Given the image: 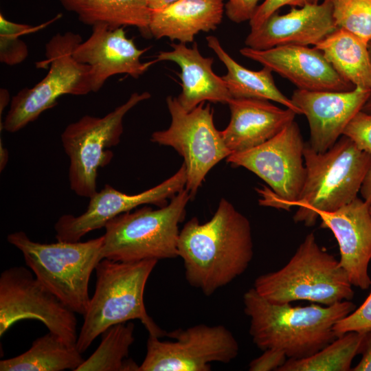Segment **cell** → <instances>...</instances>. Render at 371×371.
<instances>
[{
    "label": "cell",
    "mask_w": 371,
    "mask_h": 371,
    "mask_svg": "<svg viewBox=\"0 0 371 371\" xmlns=\"http://www.w3.org/2000/svg\"><path fill=\"white\" fill-rule=\"evenodd\" d=\"M177 249L188 284L210 296L247 269L254 256L251 224L222 198L208 221L193 217L185 223Z\"/></svg>",
    "instance_id": "6da1fadb"
},
{
    "label": "cell",
    "mask_w": 371,
    "mask_h": 371,
    "mask_svg": "<svg viewBox=\"0 0 371 371\" xmlns=\"http://www.w3.org/2000/svg\"><path fill=\"white\" fill-rule=\"evenodd\" d=\"M243 304L255 345L282 350L289 359L308 357L327 346L337 337L335 324L355 309L350 300L325 306L273 304L254 287L245 293Z\"/></svg>",
    "instance_id": "7a4b0ae2"
},
{
    "label": "cell",
    "mask_w": 371,
    "mask_h": 371,
    "mask_svg": "<svg viewBox=\"0 0 371 371\" xmlns=\"http://www.w3.org/2000/svg\"><path fill=\"white\" fill-rule=\"evenodd\" d=\"M157 260L120 262L104 258L95 267L94 293L78 337L76 347L83 353L110 326L138 319L149 335L159 338L166 332L146 311L144 301L147 280Z\"/></svg>",
    "instance_id": "3957f363"
},
{
    "label": "cell",
    "mask_w": 371,
    "mask_h": 371,
    "mask_svg": "<svg viewBox=\"0 0 371 371\" xmlns=\"http://www.w3.org/2000/svg\"><path fill=\"white\" fill-rule=\"evenodd\" d=\"M305 181L293 207L296 223L315 225L317 212H333L358 196L371 165V155L359 150L346 136L341 135L328 150L318 153L305 144Z\"/></svg>",
    "instance_id": "277c9868"
},
{
    "label": "cell",
    "mask_w": 371,
    "mask_h": 371,
    "mask_svg": "<svg viewBox=\"0 0 371 371\" xmlns=\"http://www.w3.org/2000/svg\"><path fill=\"white\" fill-rule=\"evenodd\" d=\"M7 240L21 251L26 265L46 289L75 313L85 314L91 300L89 280L103 259V235L85 242L41 243L19 231L8 234Z\"/></svg>",
    "instance_id": "5b68a950"
},
{
    "label": "cell",
    "mask_w": 371,
    "mask_h": 371,
    "mask_svg": "<svg viewBox=\"0 0 371 371\" xmlns=\"http://www.w3.org/2000/svg\"><path fill=\"white\" fill-rule=\"evenodd\" d=\"M352 285L339 262L307 234L286 265L259 276L254 288L273 304L307 300L329 306L354 296Z\"/></svg>",
    "instance_id": "8992f818"
},
{
    "label": "cell",
    "mask_w": 371,
    "mask_h": 371,
    "mask_svg": "<svg viewBox=\"0 0 371 371\" xmlns=\"http://www.w3.org/2000/svg\"><path fill=\"white\" fill-rule=\"evenodd\" d=\"M190 200L184 189L164 207L145 205L113 218L104 227L102 258L137 262L177 258L179 224Z\"/></svg>",
    "instance_id": "52a82bcc"
},
{
    "label": "cell",
    "mask_w": 371,
    "mask_h": 371,
    "mask_svg": "<svg viewBox=\"0 0 371 371\" xmlns=\"http://www.w3.org/2000/svg\"><path fill=\"white\" fill-rule=\"evenodd\" d=\"M82 41L72 32L58 33L45 45V59L41 66H49L47 74L31 88L19 91L10 101V109L1 124L9 133L17 132L53 108L60 96L87 95L91 91L90 67L79 63L73 52Z\"/></svg>",
    "instance_id": "ba28073f"
},
{
    "label": "cell",
    "mask_w": 371,
    "mask_h": 371,
    "mask_svg": "<svg viewBox=\"0 0 371 371\" xmlns=\"http://www.w3.org/2000/svg\"><path fill=\"white\" fill-rule=\"evenodd\" d=\"M150 97L148 91L135 92L104 116L86 115L66 126L61 142L69 160V187L76 195L89 199L97 192L98 170L108 165L113 157L109 148L120 142L124 116Z\"/></svg>",
    "instance_id": "9c48e42d"
},
{
    "label": "cell",
    "mask_w": 371,
    "mask_h": 371,
    "mask_svg": "<svg viewBox=\"0 0 371 371\" xmlns=\"http://www.w3.org/2000/svg\"><path fill=\"white\" fill-rule=\"evenodd\" d=\"M304 146L294 120L265 143L232 153L226 160L252 172L269 186L256 189L260 205L289 210L298 199L305 181Z\"/></svg>",
    "instance_id": "30bf717a"
},
{
    "label": "cell",
    "mask_w": 371,
    "mask_h": 371,
    "mask_svg": "<svg viewBox=\"0 0 371 371\" xmlns=\"http://www.w3.org/2000/svg\"><path fill=\"white\" fill-rule=\"evenodd\" d=\"M202 102L186 111L177 97L168 96L170 126L152 133L150 141L174 148L184 160L187 181L185 189L193 200L210 170L231 155L214 122V110Z\"/></svg>",
    "instance_id": "8fae6325"
},
{
    "label": "cell",
    "mask_w": 371,
    "mask_h": 371,
    "mask_svg": "<svg viewBox=\"0 0 371 371\" xmlns=\"http://www.w3.org/2000/svg\"><path fill=\"white\" fill-rule=\"evenodd\" d=\"M166 336L173 340L149 335L138 371H210L211 363H229L239 351L237 340L223 325L199 324Z\"/></svg>",
    "instance_id": "7c38bea8"
},
{
    "label": "cell",
    "mask_w": 371,
    "mask_h": 371,
    "mask_svg": "<svg viewBox=\"0 0 371 371\" xmlns=\"http://www.w3.org/2000/svg\"><path fill=\"white\" fill-rule=\"evenodd\" d=\"M23 319L41 322L49 332L76 346L75 313L23 267L5 269L0 276V336Z\"/></svg>",
    "instance_id": "4fadbf2b"
},
{
    "label": "cell",
    "mask_w": 371,
    "mask_h": 371,
    "mask_svg": "<svg viewBox=\"0 0 371 371\" xmlns=\"http://www.w3.org/2000/svg\"><path fill=\"white\" fill-rule=\"evenodd\" d=\"M186 181V168L183 163L168 179L135 194L122 192L106 184L89 198L87 208L82 214L77 216L64 214L58 219L54 225L56 238L59 241H79L89 232L104 227L109 221L121 214L145 205L164 207L185 189Z\"/></svg>",
    "instance_id": "5bb4252c"
},
{
    "label": "cell",
    "mask_w": 371,
    "mask_h": 371,
    "mask_svg": "<svg viewBox=\"0 0 371 371\" xmlns=\"http://www.w3.org/2000/svg\"><path fill=\"white\" fill-rule=\"evenodd\" d=\"M148 49H139L126 36L124 27L111 28L105 24L92 27V32L73 52L74 58L90 67L92 92H98L111 76L127 74L138 78L157 63H144L142 56Z\"/></svg>",
    "instance_id": "9a60e30c"
},
{
    "label": "cell",
    "mask_w": 371,
    "mask_h": 371,
    "mask_svg": "<svg viewBox=\"0 0 371 371\" xmlns=\"http://www.w3.org/2000/svg\"><path fill=\"white\" fill-rule=\"evenodd\" d=\"M370 94L361 87L343 91L295 90L291 99L308 120L311 148L318 153L330 149Z\"/></svg>",
    "instance_id": "2e32d148"
},
{
    "label": "cell",
    "mask_w": 371,
    "mask_h": 371,
    "mask_svg": "<svg viewBox=\"0 0 371 371\" xmlns=\"http://www.w3.org/2000/svg\"><path fill=\"white\" fill-rule=\"evenodd\" d=\"M239 52L287 79L298 89L343 91L355 88L336 72L315 47L287 45L254 49L245 46Z\"/></svg>",
    "instance_id": "e0dca14e"
},
{
    "label": "cell",
    "mask_w": 371,
    "mask_h": 371,
    "mask_svg": "<svg viewBox=\"0 0 371 371\" xmlns=\"http://www.w3.org/2000/svg\"><path fill=\"white\" fill-rule=\"evenodd\" d=\"M321 227L329 229L335 237L340 252L339 264L354 286L367 289L371 286L368 266L371 260V210L363 199L333 212H317Z\"/></svg>",
    "instance_id": "ac0fdd59"
},
{
    "label": "cell",
    "mask_w": 371,
    "mask_h": 371,
    "mask_svg": "<svg viewBox=\"0 0 371 371\" xmlns=\"http://www.w3.org/2000/svg\"><path fill=\"white\" fill-rule=\"evenodd\" d=\"M336 29L331 1L324 0L292 7L284 14L274 13L260 27L251 29L245 44L254 49L287 45L315 46Z\"/></svg>",
    "instance_id": "d6986e66"
},
{
    "label": "cell",
    "mask_w": 371,
    "mask_h": 371,
    "mask_svg": "<svg viewBox=\"0 0 371 371\" xmlns=\"http://www.w3.org/2000/svg\"><path fill=\"white\" fill-rule=\"evenodd\" d=\"M227 104L230 120L220 132L231 154L265 143L294 121L297 115L290 109L280 108L265 100L231 98Z\"/></svg>",
    "instance_id": "ffe728a7"
},
{
    "label": "cell",
    "mask_w": 371,
    "mask_h": 371,
    "mask_svg": "<svg viewBox=\"0 0 371 371\" xmlns=\"http://www.w3.org/2000/svg\"><path fill=\"white\" fill-rule=\"evenodd\" d=\"M171 50L159 52L156 60L171 61L181 69V92L177 98L181 105L191 111L202 102L227 104L232 98L222 76L212 69L214 59L201 54L197 43L192 47L172 43Z\"/></svg>",
    "instance_id": "44dd1931"
},
{
    "label": "cell",
    "mask_w": 371,
    "mask_h": 371,
    "mask_svg": "<svg viewBox=\"0 0 371 371\" xmlns=\"http://www.w3.org/2000/svg\"><path fill=\"white\" fill-rule=\"evenodd\" d=\"M225 13L223 0H177L151 10L149 30L156 39L192 43L201 32L215 30Z\"/></svg>",
    "instance_id": "7402d4cb"
},
{
    "label": "cell",
    "mask_w": 371,
    "mask_h": 371,
    "mask_svg": "<svg viewBox=\"0 0 371 371\" xmlns=\"http://www.w3.org/2000/svg\"><path fill=\"white\" fill-rule=\"evenodd\" d=\"M207 46L225 66L227 73L222 76L232 98H251L278 102L284 107L302 114L292 100L277 87L272 71L264 67L258 71L249 69L236 62L214 36L206 37Z\"/></svg>",
    "instance_id": "603a6c76"
},
{
    "label": "cell",
    "mask_w": 371,
    "mask_h": 371,
    "mask_svg": "<svg viewBox=\"0 0 371 371\" xmlns=\"http://www.w3.org/2000/svg\"><path fill=\"white\" fill-rule=\"evenodd\" d=\"M64 8L74 12L82 23L105 24L111 28L134 27L146 38L151 37V9L147 0H58Z\"/></svg>",
    "instance_id": "cb8c5ba5"
},
{
    "label": "cell",
    "mask_w": 371,
    "mask_h": 371,
    "mask_svg": "<svg viewBox=\"0 0 371 371\" xmlns=\"http://www.w3.org/2000/svg\"><path fill=\"white\" fill-rule=\"evenodd\" d=\"M336 72L355 87L371 91V58L368 43L337 28L315 46Z\"/></svg>",
    "instance_id": "d4e9b609"
},
{
    "label": "cell",
    "mask_w": 371,
    "mask_h": 371,
    "mask_svg": "<svg viewBox=\"0 0 371 371\" xmlns=\"http://www.w3.org/2000/svg\"><path fill=\"white\" fill-rule=\"evenodd\" d=\"M76 346H70L48 332L35 339L21 355L0 361L1 371H62L76 370L83 363Z\"/></svg>",
    "instance_id": "484cf974"
},
{
    "label": "cell",
    "mask_w": 371,
    "mask_h": 371,
    "mask_svg": "<svg viewBox=\"0 0 371 371\" xmlns=\"http://www.w3.org/2000/svg\"><path fill=\"white\" fill-rule=\"evenodd\" d=\"M133 332V324L128 322L108 328L98 348L76 371H138L139 366L128 357Z\"/></svg>",
    "instance_id": "4316f807"
},
{
    "label": "cell",
    "mask_w": 371,
    "mask_h": 371,
    "mask_svg": "<svg viewBox=\"0 0 371 371\" xmlns=\"http://www.w3.org/2000/svg\"><path fill=\"white\" fill-rule=\"evenodd\" d=\"M366 333L351 331L337 337L315 354L302 359H289L278 371H348L359 354Z\"/></svg>",
    "instance_id": "83f0119b"
},
{
    "label": "cell",
    "mask_w": 371,
    "mask_h": 371,
    "mask_svg": "<svg viewBox=\"0 0 371 371\" xmlns=\"http://www.w3.org/2000/svg\"><path fill=\"white\" fill-rule=\"evenodd\" d=\"M332 15L337 28L347 30L363 41H371V0H330Z\"/></svg>",
    "instance_id": "f1b7e54d"
},
{
    "label": "cell",
    "mask_w": 371,
    "mask_h": 371,
    "mask_svg": "<svg viewBox=\"0 0 371 371\" xmlns=\"http://www.w3.org/2000/svg\"><path fill=\"white\" fill-rule=\"evenodd\" d=\"M37 27L7 20L0 14V61L8 65H16L24 61L28 55L26 43L21 37L35 32Z\"/></svg>",
    "instance_id": "f546056e"
},
{
    "label": "cell",
    "mask_w": 371,
    "mask_h": 371,
    "mask_svg": "<svg viewBox=\"0 0 371 371\" xmlns=\"http://www.w3.org/2000/svg\"><path fill=\"white\" fill-rule=\"evenodd\" d=\"M333 330L337 337L351 331L367 333L371 330V292L359 307L339 320Z\"/></svg>",
    "instance_id": "4dcf8cb0"
},
{
    "label": "cell",
    "mask_w": 371,
    "mask_h": 371,
    "mask_svg": "<svg viewBox=\"0 0 371 371\" xmlns=\"http://www.w3.org/2000/svg\"><path fill=\"white\" fill-rule=\"evenodd\" d=\"M343 135L359 150L371 155V113L357 112L346 126Z\"/></svg>",
    "instance_id": "1f68e13d"
},
{
    "label": "cell",
    "mask_w": 371,
    "mask_h": 371,
    "mask_svg": "<svg viewBox=\"0 0 371 371\" xmlns=\"http://www.w3.org/2000/svg\"><path fill=\"white\" fill-rule=\"evenodd\" d=\"M311 3V0H265L260 4L249 21L251 29L260 27L270 16L285 5L292 7H302Z\"/></svg>",
    "instance_id": "d6a6232c"
},
{
    "label": "cell",
    "mask_w": 371,
    "mask_h": 371,
    "mask_svg": "<svg viewBox=\"0 0 371 371\" xmlns=\"http://www.w3.org/2000/svg\"><path fill=\"white\" fill-rule=\"evenodd\" d=\"M260 0H227L225 13L232 22L240 23L250 21L254 15Z\"/></svg>",
    "instance_id": "836d02e7"
},
{
    "label": "cell",
    "mask_w": 371,
    "mask_h": 371,
    "mask_svg": "<svg viewBox=\"0 0 371 371\" xmlns=\"http://www.w3.org/2000/svg\"><path fill=\"white\" fill-rule=\"evenodd\" d=\"M287 357L282 350L269 348L249 364L250 371L278 370L286 361Z\"/></svg>",
    "instance_id": "e575fe53"
},
{
    "label": "cell",
    "mask_w": 371,
    "mask_h": 371,
    "mask_svg": "<svg viewBox=\"0 0 371 371\" xmlns=\"http://www.w3.org/2000/svg\"><path fill=\"white\" fill-rule=\"evenodd\" d=\"M360 353L362 357L351 370L371 371V330L366 333Z\"/></svg>",
    "instance_id": "d590c367"
},
{
    "label": "cell",
    "mask_w": 371,
    "mask_h": 371,
    "mask_svg": "<svg viewBox=\"0 0 371 371\" xmlns=\"http://www.w3.org/2000/svg\"><path fill=\"white\" fill-rule=\"evenodd\" d=\"M359 192L363 200L371 207V165L363 180Z\"/></svg>",
    "instance_id": "8d00e7d4"
},
{
    "label": "cell",
    "mask_w": 371,
    "mask_h": 371,
    "mask_svg": "<svg viewBox=\"0 0 371 371\" xmlns=\"http://www.w3.org/2000/svg\"><path fill=\"white\" fill-rule=\"evenodd\" d=\"M8 151L3 146L1 139H0V171L2 172L8 161Z\"/></svg>",
    "instance_id": "74e56055"
},
{
    "label": "cell",
    "mask_w": 371,
    "mask_h": 371,
    "mask_svg": "<svg viewBox=\"0 0 371 371\" xmlns=\"http://www.w3.org/2000/svg\"><path fill=\"white\" fill-rule=\"evenodd\" d=\"M177 0H147L151 10L157 9L168 5Z\"/></svg>",
    "instance_id": "f35d334b"
},
{
    "label": "cell",
    "mask_w": 371,
    "mask_h": 371,
    "mask_svg": "<svg viewBox=\"0 0 371 371\" xmlns=\"http://www.w3.org/2000/svg\"><path fill=\"white\" fill-rule=\"evenodd\" d=\"M9 101V93L5 89H1V104H0V114L1 116L2 111L5 108Z\"/></svg>",
    "instance_id": "ab89813d"
},
{
    "label": "cell",
    "mask_w": 371,
    "mask_h": 371,
    "mask_svg": "<svg viewBox=\"0 0 371 371\" xmlns=\"http://www.w3.org/2000/svg\"><path fill=\"white\" fill-rule=\"evenodd\" d=\"M368 49L371 58V41L368 43ZM361 110L367 113H371V91L370 94Z\"/></svg>",
    "instance_id": "60d3db41"
},
{
    "label": "cell",
    "mask_w": 371,
    "mask_h": 371,
    "mask_svg": "<svg viewBox=\"0 0 371 371\" xmlns=\"http://www.w3.org/2000/svg\"><path fill=\"white\" fill-rule=\"evenodd\" d=\"M320 0H311V3H317L319 2Z\"/></svg>",
    "instance_id": "b9f144b4"
},
{
    "label": "cell",
    "mask_w": 371,
    "mask_h": 371,
    "mask_svg": "<svg viewBox=\"0 0 371 371\" xmlns=\"http://www.w3.org/2000/svg\"><path fill=\"white\" fill-rule=\"evenodd\" d=\"M370 210H371V207H370Z\"/></svg>",
    "instance_id": "7bdbcfd3"
}]
</instances>
